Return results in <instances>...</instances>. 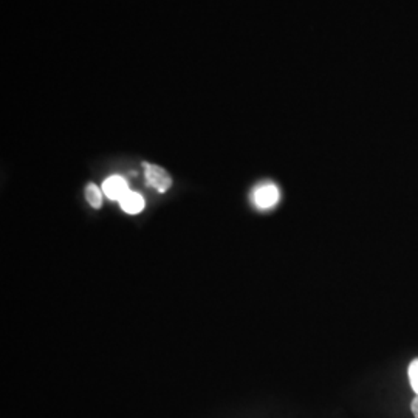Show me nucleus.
<instances>
[{"mask_svg":"<svg viewBox=\"0 0 418 418\" xmlns=\"http://www.w3.org/2000/svg\"><path fill=\"white\" fill-rule=\"evenodd\" d=\"M145 177L146 182L159 193H168L172 186V177L166 169H163L159 164L145 163Z\"/></svg>","mask_w":418,"mask_h":418,"instance_id":"obj_1","label":"nucleus"},{"mask_svg":"<svg viewBox=\"0 0 418 418\" xmlns=\"http://www.w3.org/2000/svg\"><path fill=\"white\" fill-rule=\"evenodd\" d=\"M279 197H280V194H279V189L276 184L266 183V184H262V186H259L255 191V194H252V200H255L257 208L270 209L279 202Z\"/></svg>","mask_w":418,"mask_h":418,"instance_id":"obj_2","label":"nucleus"},{"mask_svg":"<svg viewBox=\"0 0 418 418\" xmlns=\"http://www.w3.org/2000/svg\"><path fill=\"white\" fill-rule=\"evenodd\" d=\"M102 193H104L111 200H121L129 193L127 182L120 175H112L102 183Z\"/></svg>","mask_w":418,"mask_h":418,"instance_id":"obj_3","label":"nucleus"},{"mask_svg":"<svg viewBox=\"0 0 418 418\" xmlns=\"http://www.w3.org/2000/svg\"><path fill=\"white\" fill-rule=\"evenodd\" d=\"M120 204H121L122 211L127 212V214L135 216V214H140V212L145 209L146 202L138 193H132V191H129V193L120 200Z\"/></svg>","mask_w":418,"mask_h":418,"instance_id":"obj_4","label":"nucleus"},{"mask_svg":"<svg viewBox=\"0 0 418 418\" xmlns=\"http://www.w3.org/2000/svg\"><path fill=\"white\" fill-rule=\"evenodd\" d=\"M86 198L92 208L99 209L102 207V191L95 183H88L86 186Z\"/></svg>","mask_w":418,"mask_h":418,"instance_id":"obj_5","label":"nucleus"},{"mask_svg":"<svg viewBox=\"0 0 418 418\" xmlns=\"http://www.w3.org/2000/svg\"><path fill=\"white\" fill-rule=\"evenodd\" d=\"M408 378H409L410 389L414 390L415 395H418V356L409 362Z\"/></svg>","mask_w":418,"mask_h":418,"instance_id":"obj_6","label":"nucleus"},{"mask_svg":"<svg viewBox=\"0 0 418 418\" xmlns=\"http://www.w3.org/2000/svg\"><path fill=\"white\" fill-rule=\"evenodd\" d=\"M410 410H412V415L418 418V395H415V399L410 403Z\"/></svg>","mask_w":418,"mask_h":418,"instance_id":"obj_7","label":"nucleus"}]
</instances>
